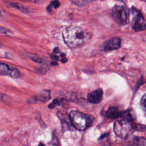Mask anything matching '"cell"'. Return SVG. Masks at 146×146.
<instances>
[{
    "label": "cell",
    "instance_id": "6da1fadb",
    "mask_svg": "<svg viewBox=\"0 0 146 146\" xmlns=\"http://www.w3.org/2000/svg\"><path fill=\"white\" fill-rule=\"evenodd\" d=\"M63 38L66 45L71 48L83 45L90 40L91 34L83 28L77 26H71L63 32Z\"/></svg>",
    "mask_w": 146,
    "mask_h": 146
},
{
    "label": "cell",
    "instance_id": "7a4b0ae2",
    "mask_svg": "<svg viewBox=\"0 0 146 146\" xmlns=\"http://www.w3.org/2000/svg\"><path fill=\"white\" fill-rule=\"evenodd\" d=\"M71 124L79 131H83L90 127L94 121V117L82 112L72 111L69 115Z\"/></svg>",
    "mask_w": 146,
    "mask_h": 146
},
{
    "label": "cell",
    "instance_id": "3957f363",
    "mask_svg": "<svg viewBox=\"0 0 146 146\" xmlns=\"http://www.w3.org/2000/svg\"><path fill=\"white\" fill-rule=\"evenodd\" d=\"M113 19L120 26H125L129 22V11L124 5H116L111 10Z\"/></svg>",
    "mask_w": 146,
    "mask_h": 146
},
{
    "label": "cell",
    "instance_id": "277c9868",
    "mask_svg": "<svg viewBox=\"0 0 146 146\" xmlns=\"http://www.w3.org/2000/svg\"><path fill=\"white\" fill-rule=\"evenodd\" d=\"M133 130V123L123 119L116 121L113 124L115 133L121 139L128 138Z\"/></svg>",
    "mask_w": 146,
    "mask_h": 146
},
{
    "label": "cell",
    "instance_id": "5b68a950",
    "mask_svg": "<svg viewBox=\"0 0 146 146\" xmlns=\"http://www.w3.org/2000/svg\"><path fill=\"white\" fill-rule=\"evenodd\" d=\"M131 11L132 15V29L136 32L145 30L146 22L141 11L135 7H131Z\"/></svg>",
    "mask_w": 146,
    "mask_h": 146
},
{
    "label": "cell",
    "instance_id": "8992f818",
    "mask_svg": "<svg viewBox=\"0 0 146 146\" xmlns=\"http://www.w3.org/2000/svg\"><path fill=\"white\" fill-rule=\"evenodd\" d=\"M0 75L17 78L20 76V72L16 68H13L6 64L0 63Z\"/></svg>",
    "mask_w": 146,
    "mask_h": 146
},
{
    "label": "cell",
    "instance_id": "52a82bcc",
    "mask_svg": "<svg viewBox=\"0 0 146 146\" xmlns=\"http://www.w3.org/2000/svg\"><path fill=\"white\" fill-rule=\"evenodd\" d=\"M121 39L118 37L112 38L107 40L103 44V50L105 51H110L117 50L120 47Z\"/></svg>",
    "mask_w": 146,
    "mask_h": 146
},
{
    "label": "cell",
    "instance_id": "ba28073f",
    "mask_svg": "<svg viewBox=\"0 0 146 146\" xmlns=\"http://www.w3.org/2000/svg\"><path fill=\"white\" fill-rule=\"evenodd\" d=\"M103 91L102 88H98L89 93L87 95L88 100L94 104L99 103L103 99Z\"/></svg>",
    "mask_w": 146,
    "mask_h": 146
},
{
    "label": "cell",
    "instance_id": "9c48e42d",
    "mask_svg": "<svg viewBox=\"0 0 146 146\" xmlns=\"http://www.w3.org/2000/svg\"><path fill=\"white\" fill-rule=\"evenodd\" d=\"M120 117H121L123 120L132 123L136 119V113L133 109L129 108L125 111H121Z\"/></svg>",
    "mask_w": 146,
    "mask_h": 146
},
{
    "label": "cell",
    "instance_id": "30bf717a",
    "mask_svg": "<svg viewBox=\"0 0 146 146\" xmlns=\"http://www.w3.org/2000/svg\"><path fill=\"white\" fill-rule=\"evenodd\" d=\"M121 111L116 107H110L106 112L107 117L111 119H115L120 117Z\"/></svg>",
    "mask_w": 146,
    "mask_h": 146
},
{
    "label": "cell",
    "instance_id": "8fae6325",
    "mask_svg": "<svg viewBox=\"0 0 146 146\" xmlns=\"http://www.w3.org/2000/svg\"><path fill=\"white\" fill-rule=\"evenodd\" d=\"M59 118L61 120L62 123V129L63 131H67L69 129L70 127V124H71L70 117L66 116L64 113L60 112H58L57 114ZM72 125V124H71Z\"/></svg>",
    "mask_w": 146,
    "mask_h": 146
},
{
    "label": "cell",
    "instance_id": "7c38bea8",
    "mask_svg": "<svg viewBox=\"0 0 146 146\" xmlns=\"http://www.w3.org/2000/svg\"><path fill=\"white\" fill-rule=\"evenodd\" d=\"M131 144L136 146H146V138L143 137H134L132 141Z\"/></svg>",
    "mask_w": 146,
    "mask_h": 146
},
{
    "label": "cell",
    "instance_id": "4fadbf2b",
    "mask_svg": "<svg viewBox=\"0 0 146 146\" xmlns=\"http://www.w3.org/2000/svg\"><path fill=\"white\" fill-rule=\"evenodd\" d=\"M50 98V92L48 90H44L39 95L38 100L41 102H46Z\"/></svg>",
    "mask_w": 146,
    "mask_h": 146
},
{
    "label": "cell",
    "instance_id": "5bb4252c",
    "mask_svg": "<svg viewBox=\"0 0 146 146\" xmlns=\"http://www.w3.org/2000/svg\"><path fill=\"white\" fill-rule=\"evenodd\" d=\"M10 5L16 9L17 10H18L22 12V13H29L28 9L25 6H24L23 5H22L21 4L18 3H13L12 2V3H10Z\"/></svg>",
    "mask_w": 146,
    "mask_h": 146
},
{
    "label": "cell",
    "instance_id": "9a60e30c",
    "mask_svg": "<svg viewBox=\"0 0 146 146\" xmlns=\"http://www.w3.org/2000/svg\"><path fill=\"white\" fill-rule=\"evenodd\" d=\"M29 56V58L31 60L36 62V63H43V59L42 58H41L40 57L36 55H34V54H29L28 55Z\"/></svg>",
    "mask_w": 146,
    "mask_h": 146
},
{
    "label": "cell",
    "instance_id": "2e32d148",
    "mask_svg": "<svg viewBox=\"0 0 146 146\" xmlns=\"http://www.w3.org/2000/svg\"><path fill=\"white\" fill-rule=\"evenodd\" d=\"M133 127L134 130L140 131H146V126L144 125L133 123Z\"/></svg>",
    "mask_w": 146,
    "mask_h": 146
},
{
    "label": "cell",
    "instance_id": "e0dca14e",
    "mask_svg": "<svg viewBox=\"0 0 146 146\" xmlns=\"http://www.w3.org/2000/svg\"><path fill=\"white\" fill-rule=\"evenodd\" d=\"M140 104L142 107V109L143 110L144 113L146 115V94L142 96L140 100Z\"/></svg>",
    "mask_w": 146,
    "mask_h": 146
},
{
    "label": "cell",
    "instance_id": "ac0fdd59",
    "mask_svg": "<svg viewBox=\"0 0 146 146\" xmlns=\"http://www.w3.org/2000/svg\"><path fill=\"white\" fill-rule=\"evenodd\" d=\"M71 2L74 4H75L76 6H83L84 5H86L87 3H88L90 2V1H72Z\"/></svg>",
    "mask_w": 146,
    "mask_h": 146
},
{
    "label": "cell",
    "instance_id": "d6986e66",
    "mask_svg": "<svg viewBox=\"0 0 146 146\" xmlns=\"http://www.w3.org/2000/svg\"><path fill=\"white\" fill-rule=\"evenodd\" d=\"M11 33H12V31L10 30L3 27H0V34H9Z\"/></svg>",
    "mask_w": 146,
    "mask_h": 146
},
{
    "label": "cell",
    "instance_id": "ffe728a7",
    "mask_svg": "<svg viewBox=\"0 0 146 146\" xmlns=\"http://www.w3.org/2000/svg\"><path fill=\"white\" fill-rule=\"evenodd\" d=\"M0 100L2 102L7 103L10 100V99L9 97L7 95L3 94H0Z\"/></svg>",
    "mask_w": 146,
    "mask_h": 146
},
{
    "label": "cell",
    "instance_id": "44dd1931",
    "mask_svg": "<svg viewBox=\"0 0 146 146\" xmlns=\"http://www.w3.org/2000/svg\"><path fill=\"white\" fill-rule=\"evenodd\" d=\"M59 102L58 100L54 99V100H53V102L48 105V107L49 108H50V109L54 108H55L58 104H59Z\"/></svg>",
    "mask_w": 146,
    "mask_h": 146
},
{
    "label": "cell",
    "instance_id": "7402d4cb",
    "mask_svg": "<svg viewBox=\"0 0 146 146\" xmlns=\"http://www.w3.org/2000/svg\"><path fill=\"white\" fill-rule=\"evenodd\" d=\"M50 5L52 6H53L55 9H56V8H58L60 6V3L58 1H54L51 2Z\"/></svg>",
    "mask_w": 146,
    "mask_h": 146
},
{
    "label": "cell",
    "instance_id": "603a6c76",
    "mask_svg": "<svg viewBox=\"0 0 146 146\" xmlns=\"http://www.w3.org/2000/svg\"><path fill=\"white\" fill-rule=\"evenodd\" d=\"M51 57L54 60H58V57L57 56H56L55 55H51Z\"/></svg>",
    "mask_w": 146,
    "mask_h": 146
},
{
    "label": "cell",
    "instance_id": "cb8c5ba5",
    "mask_svg": "<svg viewBox=\"0 0 146 146\" xmlns=\"http://www.w3.org/2000/svg\"><path fill=\"white\" fill-rule=\"evenodd\" d=\"M59 51V48H55L54 49V51H53V52H54V53H58V52Z\"/></svg>",
    "mask_w": 146,
    "mask_h": 146
},
{
    "label": "cell",
    "instance_id": "d4e9b609",
    "mask_svg": "<svg viewBox=\"0 0 146 146\" xmlns=\"http://www.w3.org/2000/svg\"><path fill=\"white\" fill-rule=\"evenodd\" d=\"M67 62V59L64 57V58H62V60H61V62H62V63H66Z\"/></svg>",
    "mask_w": 146,
    "mask_h": 146
},
{
    "label": "cell",
    "instance_id": "484cf974",
    "mask_svg": "<svg viewBox=\"0 0 146 146\" xmlns=\"http://www.w3.org/2000/svg\"><path fill=\"white\" fill-rule=\"evenodd\" d=\"M38 146H46L44 144H42V143H40Z\"/></svg>",
    "mask_w": 146,
    "mask_h": 146
},
{
    "label": "cell",
    "instance_id": "4316f807",
    "mask_svg": "<svg viewBox=\"0 0 146 146\" xmlns=\"http://www.w3.org/2000/svg\"><path fill=\"white\" fill-rule=\"evenodd\" d=\"M61 55V56H63L64 58L65 57V54H64V53H62V54H61V55Z\"/></svg>",
    "mask_w": 146,
    "mask_h": 146
},
{
    "label": "cell",
    "instance_id": "83f0119b",
    "mask_svg": "<svg viewBox=\"0 0 146 146\" xmlns=\"http://www.w3.org/2000/svg\"><path fill=\"white\" fill-rule=\"evenodd\" d=\"M1 43H0V47H1Z\"/></svg>",
    "mask_w": 146,
    "mask_h": 146
},
{
    "label": "cell",
    "instance_id": "f1b7e54d",
    "mask_svg": "<svg viewBox=\"0 0 146 146\" xmlns=\"http://www.w3.org/2000/svg\"><path fill=\"white\" fill-rule=\"evenodd\" d=\"M0 15H1V11H0Z\"/></svg>",
    "mask_w": 146,
    "mask_h": 146
}]
</instances>
